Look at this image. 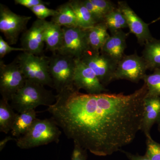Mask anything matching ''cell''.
<instances>
[{"instance_id":"1","label":"cell","mask_w":160,"mask_h":160,"mask_svg":"<svg viewBox=\"0 0 160 160\" xmlns=\"http://www.w3.org/2000/svg\"><path fill=\"white\" fill-rule=\"evenodd\" d=\"M142 86L133 93L57 94L47 110L67 138L98 156L121 151L141 130L144 101Z\"/></svg>"},{"instance_id":"2","label":"cell","mask_w":160,"mask_h":160,"mask_svg":"<svg viewBox=\"0 0 160 160\" xmlns=\"http://www.w3.org/2000/svg\"><path fill=\"white\" fill-rule=\"evenodd\" d=\"M10 101L12 108L20 113L34 110L40 106H52L55 102L56 95L43 85L26 80Z\"/></svg>"},{"instance_id":"3","label":"cell","mask_w":160,"mask_h":160,"mask_svg":"<svg viewBox=\"0 0 160 160\" xmlns=\"http://www.w3.org/2000/svg\"><path fill=\"white\" fill-rule=\"evenodd\" d=\"M62 132L52 119L37 118L25 134L16 138L17 146L21 149H29L47 145L58 143Z\"/></svg>"},{"instance_id":"4","label":"cell","mask_w":160,"mask_h":160,"mask_svg":"<svg viewBox=\"0 0 160 160\" xmlns=\"http://www.w3.org/2000/svg\"><path fill=\"white\" fill-rule=\"evenodd\" d=\"M76 61L74 58L57 52L53 53L49 57V73L53 88L58 94L78 91L75 86L74 82Z\"/></svg>"},{"instance_id":"5","label":"cell","mask_w":160,"mask_h":160,"mask_svg":"<svg viewBox=\"0 0 160 160\" xmlns=\"http://www.w3.org/2000/svg\"><path fill=\"white\" fill-rule=\"evenodd\" d=\"M26 80L53 88L49 71V57L22 52L16 58Z\"/></svg>"},{"instance_id":"6","label":"cell","mask_w":160,"mask_h":160,"mask_svg":"<svg viewBox=\"0 0 160 160\" xmlns=\"http://www.w3.org/2000/svg\"><path fill=\"white\" fill-rule=\"evenodd\" d=\"M62 43L57 53L81 60L91 51L87 36V29L78 26L63 27Z\"/></svg>"},{"instance_id":"7","label":"cell","mask_w":160,"mask_h":160,"mask_svg":"<svg viewBox=\"0 0 160 160\" xmlns=\"http://www.w3.org/2000/svg\"><path fill=\"white\" fill-rule=\"evenodd\" d=\"M26 79L16 58L11 63L5 64L0 61V93L2 98L11 101L13 95L22 88Z\"/></svg>"},{"instance_id":"8","label":"cell","mask_w":160,"mask_h":160,"mask_svg":"<svg viewBox=\"0 0 160 160\" xmlns=\"http://www.w3.org/2000/svg\"><path fill=\"white\" fill-rule=\"evenodd\" d=\"M31 18V17L16 14L6 5L0 4V31L9 45L17 43L20 35L27 29Z\"/></svg>"},{"instance_id":"9","label":"cell","mask_w":160,"mask_h":160,"mask_svg":"<svg viewBox=\"0 0 160 160\" xmlns=\"http://www.w3.org/2000/svg\"><path fill=\"white\" fill-rule=\"evenodd\" d=\"M91 68L104 86L114 80L118 62L100 52L90 51L81 60Z\"/></svg>"},{"instance_id":"10","label":"cell","mask_w":160,"mask_h":160,"mask_svg":"<svg viewBox=\"0 0 160 160\" xmlns=\"http://www.w3.org/2000/svg\"><path fill=\"white\" fill-rule=\"evenodd\" d=\"M147 70V65L142 56L136 53L125 55L118 63L114 80L125 79L137 83L143 79Z\"/></svg>"},{"instance_id":"11","label":"cell","mask_w":160,"mask_h":160,"mask_svg":"<svg viewBox=\"0 0 160 160\" xmlns=\"http://www.w3.org/2000/svg\"><path fill=\"white\" fill-rule=\"evenodd\" d=\"M74 82L77 90L84 89L88 94H99L108 91L93 70L80 60L76 61Z\"/></svg>"},{"instance_id":"12","label":"cell","mask_w":160,"mask_h":160,"mask_svg":"<svg viewBox=\"0 0 160 160\" xmlns=\"http://www.w3.org/2000/svg\"><path fill=\"white\" fill-rule=\"evenodd\" d=\"M46 21L37 19L31 27L23 32L21 45L26 52L37 56L43 55L45 39L44 31Z\"/></svg>"},{"instance_id":"13","label":"cell","mask_w":160,"mask_h":160,"mask_svg":"<svg viewBox=\"0 0 160 160\" xmlns=\"http://www.w3.org/2000/svg\"><path fill=\"white\" fill-rule=\"evenodd\" d=\"M117 6L126 18L130 32L135 35L140 45H145L153 38L149 31V24L145 22L126 2H119Z\"/></svg>"},{"instance_id":"14","label":"cell","mask_w":160,"mask_h":160,"mask_svg":"<svg viewBox=\"0 0 160 160\" xmlns=\"http://www.w3.org/2000/svg\"><path fill=\"white\" fill-rule=\"evenodd\" d=\"M127 36L122 30L111 34L100 52L118 63L125 55Z\"/></svg>"},{"instance_id":"15","label":"cell","mask_w":160,"mask_h":160,"mask_svg":"<svg viewBox=\"0 0 160 160\" xmlns=\"http://www.w3.org/2000/svg\"><path fill=\"white\" fill-rule=\"evenodd\" d=\"M160 121V97L146 96L144 101V113L141 130L145 135L150 134L155 123Z\"/></svg>"},{"instance_id":"16","label":"cell","mask_w":160,"mask_h":160,"mask_svg":"<svg viewBox=\"0 0 160 160\" xmlns=\"http://www.w3.org/2000/svg\"><path fill=\"white\" fill-rule=\"evenodd\" d=\"M64 36L63 27L53 22L46 21L44 31V39L46 49L56 53L61 48Z\"/></svg>"},{"instance_id":"17","label":"cell","mask_w":160,"mask_h":160,"mask_svg":"<svg viewBox=\"0 0 160 160\" xmlns=\"http://www.w3.org/2000/svg\"><path fill=\"white\" fill-rule=\"evenodd\" d=\"M105 22L98 23L93 27L87 29L89 46L92 51L99 52L110 37Z\"/></svg>"},{"instance_id":"18","label":"cell","mask_w":160,"mask_h":160,"mask_svg":"<svg viewBox=\"0 0 160 160\" xmlns=\"http://www.w3.org/2000/svg\"><path fill=\"white\" fill-rule=\"evenodd\" d=\"M144 46L142 57L146 62L148 69H160V40L153 38Z\"/></svg>"},{"instance_id":"19","label":"cell","mask_w":160,"mask_h":160,"mask_svg":"<svg viewBox=\"0 0 160 160\" xmlns=\"http://www.w3.org/2000/svg\"><path fill=\"white\" fill-rule=\"evenodd\" d=\"M34 110L18 113L11 130L12 136L18 138L26 133L37 119Z\"/></svg>"},{"instance_id":"20","label":"cell","mask_w":160,"mask_h":160,"mask_svg":"<svg viewBox=\"0 0 160 160\" xmlns=\"http://www.w3.org/2000/svg\"><path fill=\"white\" fill-rule=\"evenodd\" d=\"M69 2L74 12L78 27L89 29L98 24L84 5L83 1L71 0Z\"/></svg>"},{"instance_id":"21","label":"cell","mask_w":160,"mask_h":160,"mask_svg":"<svg viewBox=\"0 0 160 160\" xmlns=\"http://www.w3.org/2000/svg\"><path fill=\"white\" fill-rule=\"evenodd\" d=\"M56 9L57 14L52 18V22L62 27L78 26L74 12L69 2L60 5Z\"/></svg>"},{"instance_id":"22","label":"cell","mask_w":160,"mask_h":160,"mask_svg":"<svg viewBox=\"0 0 160 160\" xmlns=\"http://www.w3.org/2000/svg\"><path fill=\"white\" fill-rule=\"evenodd\" d=\"M18 114L13 110L9 101L2 98L0 100V132L7 134L11 131L17 117Z\"/></svg>"},{"instance_id":"23","label":"cell","mask_w":160,"mask_h":160,"mask_svg":"<svg viewBox=\"0 0 160 160\" xmlns=\"http://www.w3.org/2000/svg\"><path fill=\"white\" fill-rule=\"evenodd\" d=\"M104 22L111 34L128 27L126 18L118 6L106 16Z\"/></svg>"},{"instance_id":"24","label":"cell","mask_w":160,"mask_h":160,"mask_svg":"<svg viewBox=\"0 0 160 160\" xmlns=\"http://www.w3.org/2000/svg\"><path fill=\"white\" fill-rule=\"evenodd\" d=\"M143 80L148 89L146 96L160 97V69H155L152 74H146Z\"/></svg>"},{"instance_id":"25","label":"cell","mask_w":160,"mask_h":160,"mask_svg":"<svg viewBox=\"0 0 160 160\" xmlns=\"http://www.w3.org/2000/svg\"><path fill=\"white\" fill-rule=\"evenodd\" d=\"M146 154L150 160H160V144L155 142L150 134L146 135Z\"/></svg>"},{"instance_id":"26","label":"cell","mask_w":160,"mask_h":160,"mask_svg":"<svg viewBox=\"0 0 160 160\" xmlns=\"http://www.w3.org/2000/svg\"><path fill=\"white\" fill-rule=\"evenodd\" d=\"M40 20H45L49 17L55 16L57 14V9H49L46 6V4H41L29 9Z\"/></svg>"},{"instance_id":"27","label":"cell","mask_w":160,"mask_h":160,"mask_svg":"<svg viewBox=\"0 0 160 160\" xmlns=\"http://www.w3.org/2000/svg\"><path fill=\"white\" fill-rule=\"evenodd\" d=\"M90 2L105 16L114 10L117 6L108 0H90Z\"/></svg>"},{"instance_id":"28","label":"cell","mask_w":160,"mask_h":160,"mask_svg":"<svg viewBox=\"0 0 160 160\" xmlns=\"http://www.w3.org/2000/svg\"><path fill=\"white\" fill-rule=\"evenodd\" d=\"M83 2L97 23L105 22V16L90 2V0H84Z\"/></svg>"},{"instance_id":"29","label":"cell","mask_w":160,"mask_h":160,"mask_svg":"<svg viewBox=\"0 0 160 160\" xmlns=\"http://www.w3.org/2000/svg\"><path fill=\"white\" fill-rule=\"evenodd\" d=\"M12 51H22L25 52L26 50L22 48H15L12 47L9 43L0 36V58L2 60L5 56Z\"/></svg>"},{"instance_id":"30","label":"cell","mask_w":160,"mask_h":160,"mask_svg":"<svg viewBox=\"0 0 160 160\" xmlns=\"http://www.w3.org/2000/svg\"><path fill=\"white\" fill-rule=\"evenodd\" d=\"M74 147L72 154L71 160H87V150L78 143L73 142Z\"/></svg>"},{"instance_id":"31","label":"cell","mask_w":160,"mask_h":160,"mask_svg":"<svg viewBox=\"0 0 160 160\" xmlns=\"http://www.w3.org/2000/svg\"><path fill=\"white\" fill-rule=\"evenodd\" d=\"M14 2L17 5L25 6L26 8L31 9L38 5L41 4H46L48 5V3L44 2L42 0H15Z\"/></svg>"},{"instance_id":"32","label":"cell","mask_w":160,"mask_h":160,"mask_svg":"<svg viewBox=\"0 0 160 160\" xmlns=\"http://www.w3.org/2000/svg\"><path fill=\"white\" fill-rule=\"evenodd\" d=\"M124 152L129 160H150L146 154L142 156L139 154H132L127 152Z\"/></svg>"},{"instance_id":"33","label":"cell","mask_w":160,"mask_h":160,"mask_svg":"<svg viewBox=\"0 0 160 160\" xmlns=\"http://www.w3.org/2000/svg\"><path fill=\"white\" fill-rule=\"evenodd\" d=\"M13 139L15 140L16 138H12L11 137L9 136L5 138L2 141H1V142H0V150H1V151H2V150L4 149L7 142H9L10 140Z\"/></svg>"},{"instance_id":"34","label":"cell","mask_w":160,"mask_h":160,"mask_svg":"<svg viewBox=\"0 0 160 160\" xmlns=\"http://www.w3.org/2000/svg\"><path fill=\"white\" fill-rule=\"evenodd\" d=\"M160 19V17L159 18H158V19L157 20H155V21H153V22H156V21H158V20H159Z\"/></svg>"},{"instance_id":"35","label":"cell","mask_w":160,"mask_h":160,"mask_svg":"<svg viewBox=\"0 0 160 160\" xmlns=\"http://www.w3.org/2000/svg\"><path fill=\"white\" fill-rule=\"evenodd\" d=\"M159 129L160 130V121L159 122Z\"/></svg>"}]
</instances>
